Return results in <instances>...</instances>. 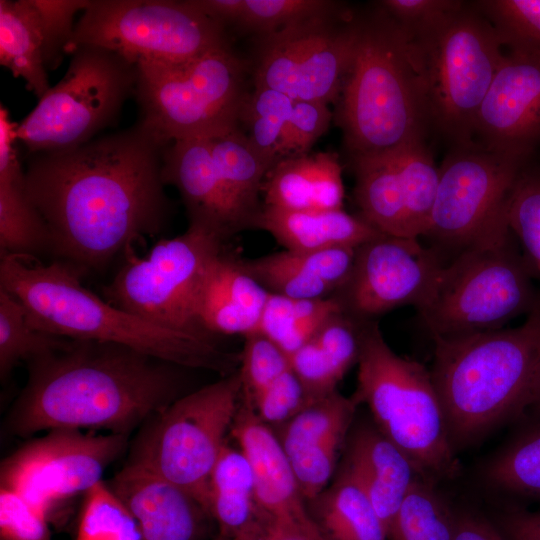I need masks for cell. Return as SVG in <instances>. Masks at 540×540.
<instances>
[{"label": "cell", "mask_w": 540, "mask_h": 540, "mask_svg": "<svg viewBox=\"0 0 540 540\" xmlns=\"http://www.w3.org/2000/svg\"><path fill=\"white\" fill-rule=\"evenodd\" d=\"M165 147L136 123L79 146L29 155L25 191L46 224L50 252L82 271L98 269L160 233L170 214Z\"/></svg>", "instance_id": "1"}, {"label": "cell", "mask_w": 540, "mask_h": 540, "mask_svg": "<svg viewBox=\"0 0 540 540\" xmlns=\"http://www.w3.org/2000/svg\"><path fill=\"white\" fill-rule=\"evenodd\" d=\"M6 429L27 438L58 428L130 433L189 389L185 368L127 346L72 340L27 363Z\"/></svg>", "instance_id": "2"}, {"label": "cell", "mask_w": 540, "mask_h": 540, "mask_svg": "<svg viewBox=\"0 0 540 540\" xmlns=\"http://www.w3.org/2000/svg\"><path fill=\"white\" fill-rule=\"evenodd\" d=\"M82 270L66 261L32 264L2 255L0 287L23 305L34 328L72 339L115 343L161 360L227 376L239 368V353L220 341L161 328L103 300L81 283Z\"/></svg>", "instance_id": "3"}, {"label": "cell", "mask_w": 540, "mask_h": 540, "mask_svg": "<svg viewBox=\"0 0 540 540\" xmlns=\"http://www.w3.org/2000/svg\"><path fill=\"white\" fill-rule=\"evenodd\" d=\"M431 376L454 447L533 406L540 390V302L522 325L434 337Z\"/></svg>", "instance_id": "4"}, {"label": "cell", "mask_w": 540, "mask_h": 540, "mask_svg": "<svg viewBox=\"0 0 540 540\" xmlns=\"http://www.w3.org/2000/svg\"><path fill=\"white\" fill-rule=\"evenodd\" d=\"M340 95L339 122L351 157L425 139L429 120L419 49L381 11L359 20Z\"/></svg>", "instance_id": "5"}, {"label": "cell", "mask_w": 540, "mask_h": 540, "mask_svg": "<svg viewBox=\"0 0 540 540\" xmlns=\"http://www.w3.org/2000/svg\"><path fill=\"white\" fill-rule=\"evenodd\" d=\"M357 365L351 397L358 406L367 405L377 429L409 458L422 479L437 484L455 478L460 465L430 370L397 355L377 320L363 326Z\"/></svg>", "instance_id": "6"}, {"label": "cell", "mask_w": 540, "mask_h": 540, "mask_svg": "<svg viewBox=\"0 0 540 540\" xmlns=\"http://www.w3.org/2000/svg\"><path fill=\"white\" fill-rule=\"evenodd\" d=\"M532 280L509 229L445 262L417 312L432 338L502 329L539 304Z\"/></svg>", "instance_id": "7"}, {"label": "cell", "mask_w": 540, "mask_h": 540, "mask_svg": "<svg viewBox=\"0 0 540 540\" xmlns=\"http://www.w3.org/2000/svg\"><path fill=\"white\" fill-rule=\"evenodd\" d=\"M136 66L137 123L163 145L239 127L245 70L228 44L185 62Z\"/></svg>", "instance_id": "8"}, {"label": "cell", "mask_w": 540, "mask_h": 540, "mask_svg": "<svg viewBox=\"0 0 540 540\" xmlns=\"http://www.w3.org/2000/svg\"><path fill=\"white\" fill-rule=\"evenodd\" d=\"M240 403L238 371L184 394L140 426L125 465L175 484L208 513L210 475Z\"/></svg>", "instance_id": "9"}, {"label": "cell", "mask_w": 540, "mask_h": 540, "mask_svg": "<svg viewBox=\"0 0 540 540\" xmlns=\"http://www.w3.org/2000/svg\"><path fill=\"white\" fill-rule=\"evenodd\" d=\"M419 49L429 125L454 147L474 144L478 112L503 60L504 46L473 3L425 38Z\"/></svg>", "instance_id": "10"}, {"label": "cell", "mask_w": 540, "mask_h": 540, "mask_svg": "<svg viewBox=\"0 0 540 540\" xmlns=\"http://www.w3.org/2000/svg\"><path fill=\"white\" fill-rule=\"evenodd\" d=\"M62 79L17 124L29 155L84 144L116 121L135 95L137 66L97 46L77 47Z\"/></svg>", "instance_id": "11"}, {"label": "cell", "mask_w": 540, "mask_h": 540, "mask_svg": "<svg viewBox=\"0 0 540 540\" xmlns=\"http://www.w3.org/2000/svg\"><path fill=\"white\" fill-rule=\"evenodd\" d=\"M224 28L194 0H89L66 52L90 45L134 64L180 63L227 45Z\"/></svg>", "instance_id": "12"}, {"label": "cell", "mask_w": 540, "mask_h": 540, "mask_svg": "<svg viewBox=\"0 0 540 540\" xmlns=\"http://www.w3.org/2000/svg\"><path fill=\"white\" fill-rule=\"evenodd\" d=\"M225 243L205 229L189 225L161 239L144 257L131 250L111 283L106 300L161 328L219 341L198 319L197 302L204 273Z\"/></svg>", "instance_id": "13"}, {"label": "cell", "mask_w": 540, "mask_h": 540, "mask_svg": "<svg viewBox=\"0 0 540 540\" xmlns=\"http://www.w3.org/2000/svg\"><path fill=\"white\" fill-rule=\"evenodd\" d=\"M529 158L477 143L454 147L439 167L437 194L423 235L434 242L432 248L454 256L508 231V197Z\"/></svg>", "instance_id": "14"}, {"label": "cell", "mask_w": 540, "mask_h": 540, "mask_svg": "<svg viewBox=\"0 0 540 540\" xmlns=\"http://www.w3.org/2000/svg\"><path fill=\"white\" fill-rule=\"evenodd\" d=\"M358 29L359 20L337 10L264 35L255 87L279 91L294 101H335L352 61Z\"/></svg>", "instance_id": "15"}, {"label": "cell", "mask_w": 540, "mask_h": 540, "mask_svg": "<svg viewBox=\"0 0 540 540\" xmlns=\"http://www.w3.org/2000/svg\"><path fill=\"white\" fill-rule=\"evenodd\" d=\"M128 435L58 428L25 442L0 464V487L22 495L46 515L102 481L128 445Z\"/></svg>", "instance_id": "16"}, {"label": "cell", "mask_w": 540, "mask_h": 540, "mask_svg": "<svg viewBox=\"0 0 540 540\" xmlns=\"http://www.w3.org/2000/svg\"><path fill=\"white\" fill-rule=\"evenodd\" d=\"M444 263L417 238L381 234L356 247L351 272L332 296L344 314L359 321H376L404 305L417 309Z\"/></svg>", "instance_id": "17"}, {"label": "cell", "mask_w": 540, "mask_h": 540, "mask_svg": "<svg viewBox=\"0 0 540 540\" xmlns=\"http://www.w3.org/2000/svg\"><path fill=\"white\" fill-rule=\"evenodd\" d=\"M504 47L477 115L474 142L490 150L531 155L540 144V51Z\"/></svg>", "instance_id": "18"}, {"label": "cell", "mask_w": 540, "mask_h": 540, "mask_svg": "<svg viewBox=\"0 0 540 540\" xmlns=\"http://www.w3.org/2000/svg\"><path fill=\"white\" fill-rule=\"evenodd\" d=\"M357 407L351 396L336 390L278 426L275 433L306 502L318 497L332 478Z\"/></svg>", "instance_id": "19"}, {"label": "cell", "mask_w": 540, "mask_h": 540, "mask_svg": "<svg viewBox=\"0 0 540 540\" xmlns=\"http://www.w3.org/2000/svg\"><path fill=\"white\" fill-rule=\"evenodd\" d=\"M162 177L165 185L178 190L189 225L205 229L224 243L248 229L218 175L207 137L168 144Z\"/></svg>", "instance_id": "20"}, {"label": "cell", "mask_w": 540, "mask_h": 540, "mask_svg": "<svg viewBox=\"0 0 540 540\" xmlns=\"http://www.w3.org/2000/svg\"><path fill=\"white\" fill-rule=\"evenodd\" d=\"M136 520L142 540H204L212 520L188 492L125 465L107 483Z\"/></svg>", "instance_id": "21"}, {"label": "cell", "mask_w": 540, "mask_h": 540, "mask_svg": "<svg viewBox=\"0 0 540 540\" xmlns=\"http://www.w3.org/2000/svg\"><path fill=\"white\" fill-rule=\"evenodd\" d=\"M230 431L251 465L259 513L273 521L311 519L276 433L242 399Z\"/></svg>", "instance_id": "22"}, {"label": "cell", "mask_w": 540, "mask_h": 540, "mask_svg": "<svg viewBox=\"0 0 540 540\" xmlns=\"http://www.w3.org/2000/svg\"><path fill=\"white\" fill-rule=\"evenodd\" d=\"M270 295L245 269L242 258L222 249L204 273L198 319L215 336L244 338L258 331Z\"/></svg>", "instance_id": "23"}, {"label": "cell", "mask_w": 540, "mask_h": 540, "mask_svg": "<svg viewBox=\"0 0 540 540\" xmlns=\"http://www.w3.org/2000/svg\"><path fill=\"white\" fill-rule=\"evenodd\" d=\"M343 470L364 490L387 533L416 479L409 458L373 424L358 425L347 438Z\"/></svg>", "instance_id": "24"}, {"label": "cell", "mask_w": 540, "mask_h": 540, "mask_svg": "<svg viewBox=\"0 0 540 540\" xmlns=\"http://www.w3.org/2000/svg\"><path fill=\"white\" fill-rule=\"evenodd\" d=\"M356 248L288 251L243 259L245 269L271 294L295 299L332 296L348 278Z\"/></svg>", "instance_id": "25"}, {"label": "cell", "mask_w": 540, "mask_h": 540, "mask_svg": "<svg viewBox=\"0 0 540 540\" xmlns=\"http://www.w3.org/2000/svg\"><path fill=\"white\" fill-rule=\"evenodd\" d=\"M16 122L0 109V252L24 259L50 251L48 229L25 191Z\"/></svg>", "instance_id": "26"}, {"label": "cell", "mask_w": 540, "mask_h": 540, "mask_svg": "<svg viewBox=\"0 0 540 540\" xmlns=\"http://www.w3.org/2000/svg\"><path fill=\"white\" fill-rule=\"evenodd\" d=\"M262 195L265 206L305 210L342 209V166L331 152L286 157L267 172Z\"/></svg>", "instance_id": "27"}, {"label": "cell", "mask_w": 540, "mask_h": 540, "mask_svg": "<svg viewBox=\"0 0 540 540\" xmlns=\"http://www.w3.org/2000/svg\"><path fill=\"white\" fill-rule=\"evenodd\" d=\"M255 229L269 233L284 250L353 247L384 234L343 209L293 211L263 205Z\"/></svg>", "instance_id": "28"}, {"label": "cell", "mask_w": 540, "mask_h": 540, "mask_svg": "<svg viewBox=\"0 0 540 540\" xmlns=\"http://www.w3.org/2000/svg\"><path fill=\"white\" fill-rule=\"evenodd\" d=\"M364 324L339 312L290 356L292 370L312 399L335 392L348 370L358 363Z\"/></svg>", "instance_id": "29"}, {"label": "cell", "mask_w": 540, "mask_h": 540, "mask_svg": "<svg viewBox=\"0 0 540 540\" xmlns=\"http://www.w3.org/2000/svg\"><path fill=\"white\" fill-rule=\"evenodd\" d=\"M351 159L359 216L384 234L409 237L398 147Z\"/></svg>", "instance_id": "30"}, {"label": "cell", "mask_w": 540, "mask_h": 540, "mask_svg": "<svg viewBox=\"0 0 540 540\" xmlns=\"http://www.w3.org/2000/svg\"><path fill=\"white\" fill-rule=\"evenodd\" d=\"M0 64L38 99L50 89L45 38L32 0L0 1Z\"/></svg>", "instance_id": "31"}, {"label": "cell", "mask_w": 540, "mask_h": 540, "mask_svg": "<svg viewBox=\"0 0 540 540\" xmlns=\"http://www.w3.org/2000/svg\"><path fill=\"white\" fill-rule=\"evenodd\" d=\"M208 513L230 539L259 517L251 465L239 447L224 443L209 480Z\"/></svg>", "instance_id": "32"}, {"label": "cell", "mask_w": 540, "mask_h": 540, "mask_svg": "<svg viewBox=\"0 0 540 540\" xmlns=\"http://www.w3.org/2000/svg\"><path fill=\"white\" fill-rule=\"evenodd\" d=\"M309 511L325 540H389L364 490L345 470L309 502Z\"/></svg>", "instance_id": "33"}, {"label": "cell", "mask_w": 540, "mask_h": 540, "mask_svg": "<svg viewBox=\"0 0 540 540\" xmlns=\"http://www.w3.org/2000/svg\"><path fill=\"white\" fill-rule=\"evenodd\" d=\"M214 165L248 229H255L263 208L264 178L271 166L249 143L240 127L207 137Z\"/></svg>", "instance_id": "34"}, {"label": "cell", "mask_w": 540, "mask_h": 540, "mask_svg": "<svg viewBox=\"0 0 540 540\" xmlns=\"http://www.w3.org/2000/svg\"><path fill=\"white\" fill-rule=\"evenodd\" d=\"M339 312L342 309L333 296L295 299L271 294L258 332L271 339L290 357Z\"/></svg>", "instance_id": "35"}, {"label": "cell", "mask_w": 540, "mask_h": 540, "mask_svg": "<svg viewBox=\"0 0 540 540\" xmlns=\"http://www.w3.org/2000/svg\"><path fill=\"white\" fill-rule=\"evenodd\" d=\"M294 100L279 91L255 87L243 103L239 126L259 156L271 167L283 159Z\"/></svg>", "instance_id": "36"}, {"label": "cell", "mask_w": 540, "mask_h": 540, "mask_svg": "<svg viewBox=\"0 0 540 540\" xmlns=\"http://www.w3.org/2000/svg\"><path fill=\"white\" fill-rule=\"evenodd\" d=\"M435 485L415 480L394 518L389 540H453L455 512Z\"/></svg>", "instance_id": "37"}, {"label": "cell", "mask_w": 540, "mask_h": 540, "mask_svg": "<svg viewBox=\"0 0 540 540\" xmlns=\"http://www.w3.org/2000/svg\"><path fill=\"white\" fill-rule=\"evenodd\" d=\"M70 339L42 332L27 320L23 305L0 287V378L4 382L21 361L64 347Z\"/></svg>", "instance_id": "38"}, {"label": "cell", "mask_w": 540, "mask_h": 540, "mask_svg": "<svg viewBox=\"0 0 540 540\" xmlns=\"http://www.w3.org/2000/svg\"><path fill=\"white\" fill-rule=\"evenodd\" d=\"M424 140L398 147L408 235L417 239L425 234L428 227L439 183V168Z\"/></svg>", "instance_id": "39"}, {"label": "cell", "mask_w": 540, "mask_h": 540, "mask_svg": "<svg viewBox=\"0 0 540 540\" xmlns=\"http://www.w3.org/2000/svg\"><path fill=\"white\" fill-rule=\"evenodd\" d=\"M484 476L500 491L540 499V423L496 455Z\"/></svg>", "instance_id": "40"}, {"label": "cell", "mask_w": 540, "mask_h": 540, "mask_svg": "<svg viewBox=\"0 0 540 540\" xmlns=\"http://www.w3.org/2000/svg\"><path fill=\"white\" fill-rule=\"evenodd\" d=\"M506 217L528 270L540 282V168L528 163L510 191Z\"/></svg>", "instance_id": "41"}, {"label": "cell", "mask_w": 540, "mask_h": 540, "mask_svg": "<svg viewBox=\"0 0 540 540\" xmlns=\"http://www.w3.org/2000/svg\"><path fill=\"white\" fill-rule=\"evenodd\" d=\"M75 540H142L129 510L103 480L82 498Z\"/></svg>", "instance_id": "42"}, {"label": "cell", "mask_w": 540, "mask_h": 540, "mask_svg": "<svg viewBox=\"0 0 540 540\" xmlns=\"http://www.w3.org/2000/svg\"><path fill=\"white\" fill-rule=\"evenodd\" d=\"M473 4L491 22L503 46L540 51V0H482Z\"/></svg>", "instance_id": "43"}, {"label": "cell", "mask_w": 540, "mask_h": 540, "mask_svg": "<svg viewBox=\"0 0 540 540\" xmlns=\"http://www.w3.org/2000/svg\"><path fill=\"white\" fill-rule=\"evenodd\" d=\"M239 355L241 398L247 403L291 369L290 357L258 331L244 337Z\"/></svg>", "instance_id": "44"}, {"label": "cell", "mask_w": 540, "mask_h": 540, "mask_svg": "<svg viewBox=\"0 0 540 540\" xmlns=\"http://www.w3.org/2000/svg\"><path fill=\"white\" fill-rule=\"evenodd\" d=\"M337 10L339 5L324 0H243L236 24L264 36L299 21Z\"/></svg>", "instance_id": "45"}, {"label": "cell", "mask_w": 540, "mask_h": 540, "mask_svg": "<svg viewBox=\"0 0 540 540\" xmlns=\"http://www.w3.org/2000/svg\"><path fill=\"white\" fill-rule=\"evenodd\" d=\"M464 5L458 0H383L381 12L413 41L432 34Z\"/></svg>", "instance_id": "46"}, {"label": "cell", "mask_w": 540, "mask_h": 540, "mask_svg": "<svg viewBox=\"0 0 540 540\" xmlns=\"http://www.w3.org/2000/svg\"><path fill=\"white\" fill-rule=\"evenodd\" d=\"M313 401L315 400L310 397L291 368L251 402H243L249 405L265 424L278 427L291 420Z\"/></svg>", "instance_id": "47"}, {"label": "cell", "mask_w": 540, "mask_h": 540, "mask_svg": "<svg viewBox=\"0 0 540 540\" xmlns=\"http://www.w3.org/2000/svg\"><path fill=\"white\" fill-rule=\"evenodd\" d=\"M39 15L46 46V67L56 69L61 63L74 31V17L89 0H32Z\"/></svg>", "instance_id": "48"}, {"label": "cell", "mask_w": 540, "mask_h": 540, "mask_svg": "<svg viewBox=\"0 0 540 540\" xmlns=\"http://www.w3.org/2000/svg\"><path fill=\"white\" fill-rule=\"evenodd\" d=\"M48 521L22 495L0 487L1 540H51Z\"/></svg>", "instance_id": "49"}, {"label": "cell", "mask_w": 540, "mask_h": 540, "mask_svg": "<svg viewBox=\"0 0 540 540\" xmlns=\"http://www.w3.org/2000/svg\"><path fill=\"white\" fill-rule=\"evenodd\" d=\"M332 113L328 104L319 101H294L289 119L283 159L310 153L315 142L327 131Z\"/></svg>", "instance_id": "50"}, {"label": "cell", "mask_w": 540, "mask_h": 540, "mask_svg": "<svg viewBox=\"0 0 540 540\" xmlns=\"http://www.w3.org/2000/svg\"><path fill=\"white\" fill-rule=\"evenodd\" d=\"M497 523L504 540H540V511L511 508L499 515Z\"/></svg>", "instance_id": "51"}, {"label": "cell", "mask_w": 540, "mask_h": 540, "mask_svg": "<svg viewBox=\"0 0 540 540\" xmlns=\"http://www.w3.org/2000/svg\"><path fill=\"white\" fill-rule=\"evenodd\" d=\"M453 540H504L498 528L484 517L468 512H455Z\"/></svg>", "instance_id": "52"}, {"label": "cell", "mask_w": 540, "mask_h": 540, "mask_svg": "<svg viewBox=\"0 0 540 540\" xmlns=\"http://www.w3.org/2000/svg\"><path fill=\"white\" fill-rule=\"evenodd\" d=\"M269 521L273 540H325L313 518L305 521Z\"/></svg>", "instance_id": "53"}, {"label": "cell", "mask_w": 540, "mask_h": 540, "mask_svg": "<svg viewBox=\"0 0 540 540\" xmlns=\"http://www.w3.org/2000/svg\"><path fill=\"white\" fill-rule=\"evenodd\" d=\"M227 540H273L270 521L259 513V517L253 523Z\"/></svg>", "instance_id": "54"}, {"label": "cell", "mask_w": 540, "mask_h": 540, "mask_svg": "<svg viewBox=\"0 0 540 540\" xmlns=\"http://www.w3.org/2000/svg\"><path fill=\"white\" fill-rule=\"evenodd\" d=\"M533 406L537 407V409H538L539 412H540V390H539V394H538V397H537V399H536V402L534 403Z\"/></svg>", "instance_id": "55"}, {"label": "cell", "mask_w": 540, "mask_h": 540, "mask_svg": "<svg viewBox=\"0 0 540 540\" xmlns=\"http://www.w3.org/2000/svg\"><path fill=\"white\" fill-rule=\"evenodd\" d=\"M211 540H224V538L220 537L219 535H216Z\"/></svg>", "instance_id": "56"}]
</instances>
